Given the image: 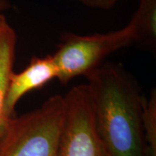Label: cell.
Returning <instances> with one entry per match:
<instances>
[{
    "instance_id": "30bf717a",
    "label": "cell",
    "mask_w": 156,
    "mask_h": 156,
    "mask_svg": "<svg viewBox=\"0 0 156 156\" xmlns=\"http://www.w3.org/2000/svg\"><path fill=\"white\" fill-rule=\"evenodd\" d=\"M1 14H3V13H1Z\"/></svg>"
},
{
    "instance_id": "ba28073f",
    "label": "cell",
    "mask_w": 156,
    "mask_h": 156,
    "mask_svg": "<svg viewBox=\"0 0 156 156\" xmlns=\"http://www.w3.org/2000/svg\"><path fill=\"white\" fill-rule=\"evenodd\" d=\"M84 5L95 8V9H101V10H108L116 5L120 0H78Z\"/></svg>"
},
{
    "instance_id": "3957f363",
    "label": "cell",
    "mask_w": 156,
    "mask_h": 156,
    "mask_svg": "<svg viewBox=\"0 0 156 156\" xmlns=\"http://www.w3.org/2000/svg\"><path fill=\"white\" fill-rule=\"evenodd\" d=\"M134 43L133 30L128 24L108 33H65L58 49L51 55L57 69V79L66 84L73 78L86 76L99 67L107 56Z\"/></svg>"
},
{
    "instance_id": "277c9868",
    "label": "cell",
    "mask_w": 156,
    "mask_h": 156,
    "mask_svg": "<svg viewBox=\"0 0 156 156\" xmlns=\"http://www.w3.org/2000/svg\"><path fill=\"white\" fill-rule=\"evenodd\" d=\"M63 97L65 108L56 156H106L96 132L88 86H75Z\"/></svg>"
},
{
    "instance_id": "5b68a950",
    "label": "cell",
    "mask_w": 156,
    "mask_h": 156,
    "mask_svg": "<svg viewBox=\"0 0 156 156\" xmlns=\"http://www.w3.org/2000/svg\"><path fill=\"white\" fill-rule=\"evenodd\" d=\"M57 69L51 55L33 57L29 65L19 73L12 72L6 91L5 108L8 115L15 116V108L24 95L44 87L57 78Z\"/></svg>"
},
{
    "instance_id": "7a4b0ae2",
    "label": "cell",
    "mask_w": 156,
    "mask_h": 156,
    "mask_svg": "<svg viewBox=\"0 0 156 156\" xmlns=\"http://www.w3.org/2000/svg\"><path fill=\"white\" fill-rule=\"evenodd\" d=\"M65 101L53 95L42 106L14 117L0 156H56Z\"/></svg>"
},
{
    "instance_id": "6da1fadb",
    "label": "cell",
    "mask_w": 156,
    "mask_h": 156,
    "mask_svg": "<svg viewBox=\"0 0 156 156\" xmlns=\"http://www.w3.org/2000/svg\"><path fill=\"white\" fill-rule=\"evenodd\" d=\"M96 132L106 156H147L143 99L138 85L115 64L97 67L85 76Z\"/></svg>"
},
{
    "instance_id": "52a82bcc",
    "label": "cell",
    "mask_w": 156,
    "mask_h": 156,
    "mask_svg": "<svg viewBox=\"0 0 156 156\" xmlns=\"http://www.w3.org/2000/svg\"><path fill=\"white\" fill-rule=\"evenodd\" d=\"M134 43L146 50L156 49V0H139L138 10L128 23Z\"/></svg>"
},
{
    "instance_id": "8992f818",
    "label": "cell",
    "mask_w": 156,
    "mask_h": 156,
    "mask_svg": "<svg viewBox=\"0 0 156 156\" xmlns=\"http://www.w3.org/2000/svg\"><path fill=\"white\" fill-rule=\"evenodd\" d=\"M17 35L7 22L4 14H0V148L4 144L15 116L8 115L5 108L6 91L9 78L13 72Z\"/></svg>"
},
{
    "instance_id": "9c48e42d",
    "label": "cell",
    "mask_w": 156,
    "mask_h": 156,
    "mask_svg": "<svg viewBox=\"0 0 156 156\" xmlns=\"http://www.w3.org/2000/svg\"><path fill=\"white\" fill-rule=\"evenodd\" d=\"M10 7H11V4L9 0H0V14L8 10Z\"/></svg>"
}]
</instances>
